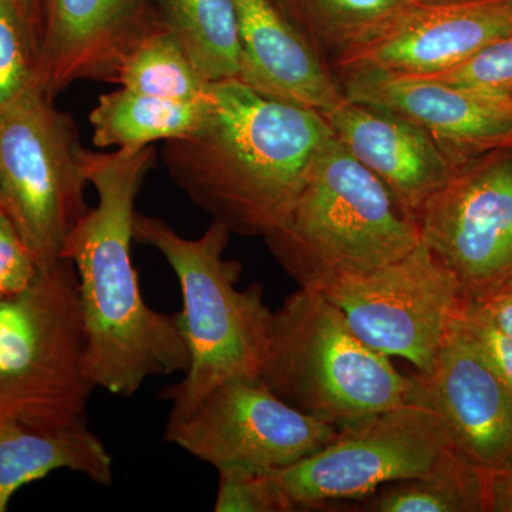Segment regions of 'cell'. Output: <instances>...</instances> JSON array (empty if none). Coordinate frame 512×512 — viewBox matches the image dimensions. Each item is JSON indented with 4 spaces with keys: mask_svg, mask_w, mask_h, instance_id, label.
Returning <instances> with one entry per match:
<instances>
[{
    "mask_svg": "<svg viewBox=\"0 0 512 512\" xmlns=\"http://www.w3.org/2000/svg\"><path fill=\"white\" fill-rule=\"evenodd\" d=\"M80 131L55 100L32 87L0 107V201L39 271L62 258L89 212Z\"/></svg>",
    "mask_w": 512,
    "mask_h": 512,
    "instance_id": "52a82bcc",
    "label": "cell"
},
{
    "mask_svg": "<svg viewBox=\"0 0 512 512\" xmlns=\"http://www.w3.org/2000/svg\"><path fill=\"white\" fill-rule=\"evenodd\" d=\"M346 99L375 104L423 128L454 164L512 146V99L416 74L355 72L339 80Z\"/></svg>",
    "mask_w": 512,
    "mask_h": 512,
    "instance_id": "9a60e30c",
    "label": "cell"
},
{
    "mask_svg": "<svg viewBox=\"0 0 512 512\" xmlns=\"http://www.w3.org/2000/svg\"><path fill=\"white\" fill-rule=\"evenodd\" d=\"M231 235L217 221L191 239L161 218L137 212L134 220V241L164 256L183 295L178 322L190 365L161 392L171 403L167 423L185 419L220 384L261 375L272 311L261 285L238 288L241 262L224 258Z\"/></svg>",
    "mask_w": 512,
    "mask_h": 512,
    "instance_id": "3957f363",
    "label": "cell"
},
{
    "mask_svg": "<svg viewBox=\"0 0 512 512\" xmlns=\"http://www.w3.org/2000/svg\"><path fill=\"white\" fill-rule=\"evenodd\" d=\"M338 433L254 377L215 387L185 419L167 423L164 437L220 476H265L312 456Z\"/></svg>",
    "mask_w": 512,
    "mask_h": 512,
    "instance_id": "9c48e42d",
    "label": "cell"
},
{
    "mask_svg": "<svg viewBox=\"0 0 512 512\" xmlns=\"http://www.w3.org/2000/svg\"><path fill=\"white\" fill-rule=\"evenodd\" d=\"M84 348L76 269L60 259L0 301V423L39 431L89 424L96 387Z\"/></svg>",
    "mask_w": 512,
    "mask_h": 512,
    "instance_id": "8992f818",
    "label": "cell"
},
{
    "mask_svg": "<svg viewBox=\"0 0 512 512\" xmlns=\"http://www.w3.org/2000/svg\"><path fill=\"white\" fill-rule=\"evenodd\" d=\"M207 82L238 79L239 28L234 0H153Z\"/></svg>",
    "mask_w": 512,
    "mask_h": 512,
    "instance_id": "44dd1931",
    "label": "cell"
},
{
    "mask_svg": "<svg viewBox=\"0 0 512 512\" xmlns=\"http://www.w3.org/2000/svg\"><path fill=\"white\" fill-rule=\"evenodd\" d=\"M413 2H420V3H437V2H451V0H413Z\"/></svg>",
    "mask_w": 512,
    "mask_h": 512,
    "instance_id": "1f68e13d",
    "label": "cell"
},
{
    "mask_svg": "<svg viewBox=\"0 0 512 512\" xmlns=\"http://www.w3.org/2000/svg\"><path fill=\"white\" fill-rule=\"evenodd\" d=\"M299 288L325 291L419 247L416 222L335 137L313 158L284 222L264 238Z\"/></svg>",
    "mask_w": 512,
    "mask_h": 512,
    "instance_id": "277c9868",
    "label": "cell"
},
{
    "mask_svg": "<svg viewBox=\"0 0 512 512\" xmlns=\"http://www.w3.org/2000/svg\"><path fill=\"white\" fill-rule=\"evenodd\" d=\"M262 382L338 429L414 402L416 376L366 345L322 292L299 288L272 312Z\"/></svg>",
    "mask_w": 512,
    "mask_h": 512,
    "instance_id": "5b68a950",
    "label": "cell"
},
{
    "mask_svg": "<svg viewBox=\"0 0 512 512\" xmlns=\"http://www.w3.org/2000/svg\"><path fill=\"white\" fill-rule=\"evenodd\" d=\"M211 100L201 127L164 141L161 161L212 221L265 238L291 211L332 128L319 111L266 99L238 79L211 83Z\"/></svg>",
    "mask_w": 512,
    "mask_h": 512,
    "instance_id": "7a4b0ae2",
    "label": "cell"
},
{
    "mask_svg": "<svg viewBox=\"0 0 512 512\" xmlns=\"http://www.w3.org/2000/svg\"><path fill=\"white\" fill-rule=\"evenodd\" d=\"M323 117L336 140L382 181L414 222L453 173V161L430 134L392 110L346 99Z\"/></svg>",
    "mask_w": 512,
    "mask_h": 512,
    "instance_id": "2e32d148",
    "label": "cell"
},
{
    "mask_svg": "<svg viewBox=\"0 0 512 512\" xmlns=\"http://www.w3.org/2000/svg\"><path fill=\"white\" fill-rule=\"evenodd\" d=\"M84 163L97 204L70 232L62 258L76 269L90 382L113 396L133 397L147 380L184 375L190 365L178 313L147 305L131 259L138 192L156 150H86Z\"/></svg>",
    "mask_w": 512,
    "mask_h": 512,
    "instance_id": "6da1fadb",
    "label": "cell"
},
{
    "mask_svg": "<svg viewBox=\"0 0 512 512\" xmlns=\"http://www.w3.org/2000/svg\"><path fill=\"white\" fill-rule=\"evenodd\" d=\"M57 470L82 474L99 485L113 484V458L86 426L62 431L0 423V512L20 488Z\"/></svg>",
    "mask_w": 512,
    "mask_h": 512,
    "instance_id": "ac0fdd59",
    "label": "cell"
},
{
    "mask_svg": "<svg viewBox=\"0 0 512 512\" xmlns=\"http://www.w3.org/2000/svg\"><path fill=\"white\" fill-rule=\"evenodd\" d=\"M20 12L28 20L30 29L35 33L37 43L40 45V29H42V16H40V0H16Z\"/></svg>",
    "mask_w": 512,
    "mask_h": 512,
    "instance_id": "4dcf8cb0",
    "label": "cell"
},
{
    "mask_svg": "<svg viewBox=\"0 0 512 512\" xmlns=\"http://www.w3.org/2000/svg\"><path fill=\"white\" fill-rule=\"evenodd\" d=\"M39 43L16 0H0V107L37 87Z\"/></svg>",
    "mask_w": 512,
    "mask_h": 512,
    "instance_id": "cb8c5ba5",
    "label": "cell"
},
{
    "mask_svg": "<svg viewBox=\"0 0 512 512\" xmlns=\"http://www.w3.org/2000/svg\"><path fill=\"white\" fill-rule=\"evenodd\" d=\"M37 87L50 99L82 80L114 83L123 60L161 25L153 0H40Z\"/></svg>",
    "mask_w": 512,
    "mask_h": 512,
    "instance_id": "5bb4252c",
    "label": "cell"
},
{
    "mask_svg": "<svg viewBox=\"0 0 512 512\" xmlns=\"http://www.w3.org/2000/svg\"><path fill=\"white\" fill-rule=\"evenodd\" d=\"M450 446L436 414L420 400L339 429L325 447L268 474L284 512L365 501L396 481L427 473Z\"/></svg>",
    "mask_w": 512,
    "mask_h": 512,
    "instance_id": "ba28073f",
    "label": "cell"
},
{
    "mask_svg": "<svg viewBox=\"0 0 512 512\" xmlns=\"http://www.w3.org/2000/svg\"><path fill=\"white\" fill-rule=\"evenodd\" d=\"M211 104V89L207 99L175 101L120 87L101 94L90 113L93 144L138 150L187 136L207 120Z\"/></svg>",
    "mask_w": 512,
    "mask_h": 512,
    "instance_id": "d6986e66",
    "label": "cell"
},
{
    "mask_svg": "<svg viewBox=\"0 0 512 512\" xmlns=\"http://www.w3.org/2000/svg\"><path fill=\"white\" fill-rule=\"evenodd\" d=\"M416 76L453 86L473 87L512 99V35L491 43L456 66Z\"/></svg>",
    "mask_w": 512,
    "mask_h": 512,
    "instance_id": "d4e9b609",
    "label": "cell"
},
{
    "mask_svg": "<svg viewBox=\"0 0 512 512\" xmlns=\"http://www.w3.org/2000/svg\"><path fill=\"white\" fill-rule=\"evenodd\" d=\"M322 293L366 345L384 356L402 357L419 375L433 369L447 330L466 302L423 242L399 261L340 279Z\"/></svg>",
    "mask_w": 512,
    "mask_h": 512,
    "instance_id": "8fae6325",
    "label": "cell"
},
{
    "mask_svg": "<svg viewBox=\"0 0 512 512\" xmlns=\"http://www.w3.org/2000/svg\"><path fill=\"white\" fill-rule=\"evenodd\" d=\"M238 80L266 99L319 111L345 103L342 84L274 0H234Z\"/></svg>",
    "mask_w": 512,
    "mask_h": 512,
    "instance_id": "e0dca14e",
    "label": "cell"
},
{
    "mask_svg": "<svg viewBox=\"0 0 512 512\" xmlns=\"http://www.w3.org/2000/svg\"><path fill=\"white\" fill-rule=\"evenodd\" d=\"M420 239L476 302L512 281V146L454 164L416 218Z\"/></svg>",
    "mask_w": 512,
    "mask_h": 512,
    "instance_id": "30bf717a",
    "label": "cell"
},
{
    "mask_svg": "<svg viewBox=\"0 0 512 512\" xmlns=\"http://www.w3.org/2000/svg\"><path fill=\"white\" fill-rule=\"evenodd\" d=\"M458 318L512 396V339L476 303L464 302Z\"/></svg>",
    "mask_w": 512,
    "mask_h": 512,
    "instance_id": "4316f807",
    "label": "cell"
},
{
    "mask_svg": "<svg viewBox=\"0 0 512 512\" xmlns=\"http://www.w3.org/2000/svg\"><path fill=\"white\" fill-rule=\"evenodd\" d=\"M329 64L379 33L409 0H274Z\"/></svg>",
    "mask_w": 512,
    "mask_h": 512,
    "instance_id": "7402d4cb",
    "label": "cell"
},
{
    "mask_svg": "<svg viewBox=\"0 0 512 512\" xmlns=\"http://www.w3.org/2000/svg\"><path fill=\"white\" fill-rule=\"evenodd\" d=\"M367 512H488V473L448 447L427 473L384 485Z\"/></svg>",
    "mask_w": 512,
    "mask_h": 512,
    "instance_id": "ffe728a7",
    "label": "cell"
},
{
    "mask_svg": "<svg viewBox=\"0 0 512 512\" xmlns=\"http://www.w3.org/2000/svg\"><path fill=\"white\" fill-rule=\"evenodd\" d=\"M488 512H512V457L488 473Z\"/></svg>",
    "mask_w": 512,
    "mask_h": 512,
    "instance_id": "f546056e",
    "label": "cell"
},
{
    "mask_svg": "<svg viewBox=\"0 0 512 512\" xmlns=\"http://www.w3.org/2000/svg\"><path fill=\"white\" fill-rule=\"evenodd\" d=\"M114 83L161 99L198 101L210 96L207 82L183 45L161 23L144 36L121 63Z\"/></svg>",
    "mask_w": 512,
    "mask_h": 512,
    "instance_id": "603a6c76",
    "label": "cell"
},
{
    "mask_svg": "<svg viewBox=\"0 0 512 512\" xmlns=\"http://www.w3.org/2000/svg\"><path fill=\"white\" fill-rule=\"evenodd\" d=\"M5 298H6V296H5V295H3V293H2V292H0V301H2V299H5Z\"/></svg>",
    "mask_w": 512,
    "mask_h": 512,
    "instance_id": "d6a6232c",
    "label": "cell"
},
{
    "mask_svg": "<svg viewBox=\"0 0 512 512\" xmlns=\"http://www.w3.org/2000/svg\"><path fill=\"white\" fill-rule=\"evenodd\" d=\"M512 35V0H409L379 33L336 57L343 74H429L456 66Z\"/></svg>",
    "mask_w": 512,
    "mask_h": 512,
    "instance_id": "7c38bea8",
    "label": "cell"
},
{
    "mask_svg": "<svg viewBox=\"0 0 512 512\" xmlns=\"http://www.w3.org/2000/svg\"><path fill=\"white\" fill-rule=\"evenodd\" d=\"M414 376V400L436 414L451 448L487 473L510 461L511 393L468 335L458 313L433 369L427 375Z\"/></svg>",
    "mask_w": 512,
    "mask_h": 512,
    "instance_id": "4fadbf2b",
    "label": "cell"
},
{
    "mask_svg": "<svg viewBox=\"0 0 512 512\" xmlns=\"http://www.w3.org/2000/svg\"><path fill=\"white\" fill-rule=\"evenodd\" d=\"M37 272L19 229L0 201V292L12 296L25 291Z\"/></svg>",
    "mask_w": 512,
    "mask_h": 512,
    "instance_id": "484cf974",
    "label": "cell"
},
{
    "mask_svg": "<svg viewBox=\"0 0 512 512\" xmlns=\"http://www.w3.org/2000/svg\"><path fill=\"white\" fill-rule=\"evenodd\" d=\"M215 512H284L281 498L265 476H220Z\"/></svg>",
    "mask_w": 512,
    "mask_h": 512,
    "instance_id": "83f0119b",
    "label": "cell"
},
{
    "mask_svg": "<svg viewBox=\"0 0 512 512\" xmlns=\"http://www.w3.org/2000/svg\"><path fill=\"white\" fill-rule=\"evenodd\" d=\"M473 303L493 320L501 332L512 339V281Z\"/></svg>",
    "mask_w": 512,
    "mask_h": 512,
    "instance_id": "f1b7e54d",
    "label": "cell"
}]
</instances>
